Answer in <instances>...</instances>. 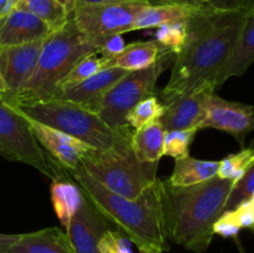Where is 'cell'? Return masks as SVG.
Listing matches in <instances>:
<instances>
[{"mask_svg":"<svg viewBox=\"0 0 254 253\" xmlns=\"http://www.w3.org/2000/svg\"><path fill=\"white\" fill-rule=\"evenodd\" d=\"M247 10H216L200 6L188 20L186 41L176 54L169 82L160 92L163 104L213 83L230 61Z\"/></svg>","mask_w":254,"mask_h":253,"instance_id":"6da1fadb","label":"cell"},{"mask_svg":"<svg viewBox=\"0 0 254 253\" xmlns=\"http://www.w3.org/2000/svg\"><path fill=\"white\" fill-rule=\"evenodd\" d=\"M235 184L218 176L191 186H173L163 180L168 240L191 252H206L215 236L213 225L226 210Z\"/></svg>","mask_w":254,"mask_h":253,"instance_id":"7a4b0ae2","label":"cell"},{"mask_svg":"<svg viewBox=\"0 0 254 253\" xmlns=\"http://www.w3.org/2000/svg\"><path fill=\"white\" fill-rule=\"evenodd\" d=\"M68 173L96 210L136 247L154 248L163 253L170 250L164 222L161 179H156L138 197L127 198L101 185L82 166Z\"/></svg>","mask_w":254,"mask_h":253,"instance_id":"3957f363","label":"cell"},{"mask_svg":"<svg viewBox=\"0 0 254 253\" xmlns=\"http://www.w3.org/2000/svg\"><path fill=\"white\" fill-rule=\"evenodd\" d=\"M96 54L98 46L79 31L71 12L68 21L45 39L34 74L21 92L6 103L51 98L71 69L82 60Z\"/></svg>","mask_w":254,"mask_h":253,"instance_id":"277c9868","label":"cell"},{"mask_svg":"<svg viewBox=\"0 0 254 253\" xmlns=\"http://www.w3.org/2000/svg\"><path fill=\"white\" fill-rule=\"evenodd\" d=\"M130 138V126L119 128L113 145L104 150L88 149L81 166L112 192L135 198L158 179L159 163L141 161L131 148Z\"/></svg>","mask_w":254,"mask_h":253,"instance_id":"5b68a950","label":"cell"},{"mask_svg":"<svg viewBox=\"0 0 254 253\" xmlns=\"http://www.w3.org/2000/svg\"><path fill=\"white\" fill-rule=\"evenodd\" d=\"M10 106L26 118L73 136L91 149L111 148L118 135L119 128H111L97 113L61 98L15 102Z\"/></svg>","mask_w":254,"mask_h":253,"instance_id":"8992f818","label":"cell"},{"mask_svg":"<svg viewBox=\"0 0 254 253\" xmlns=\"http://www.w3.org/2000/svg\"><path fill=\"white\" fill-rule=\"evenodd\" d=\"M175 56V52L166 50L148 68L127 72L104 97L98 112L102 121L113 129L129 126L127 116L130 109L143 99L156 96V82L165 69L173 66Z\"/></svg>","mask_w":254,"mask_h":253,"instance_id":"52a82bcc","label":"cell"},{"mask_svg":"<svg viewBox=\"0 0 254 253\" xmlns=\"http://www.w3.org/2000/svg\"><path fill=\"white\" fill-rule=\"evenodd\" d=\"M0 155L11 161L27 164L45 176L55 180L64 175L61 168L42 150L32 131L30 121L21 113L2 101L0 97Z\"/></svg>","mask_w":254,"mask_h":253,"instance_id":"ba28073f","label":"cell"},{"mask_svg":"<svg viewBox=\"0 0 254 253\" xmlns=\"http://www.w3.org/2000/svg\"><path fill=\"white\" fill-rule=\"evenodd\" d=\"M144 2H103L73 5L72 19L79 31L91 40L123 35L133 30L134 20Z\"/></svg>","mask_w":254,"mask_h":253,"instance_id":"9c48e42d","label":"cell"},{"mask_svg":"<svg viewBox=\"0 0 254 253\" xmlns=\"http://www.w3.org/2000/svg\"><path fill=\"white\" fill-rule=\"evenodd\" d=\"M207 128L231 134L243 146L246 136L254 130V106L227 101L212 92L206 99L205 112L198 124V130Z\"/></svg>","mask_w":254,"mask_h":253,"instance_id":"30bf717a","label":"cell"},{"mask_svg":"<svg viewBox=\"0 0 254 253\" xmlns=\"http://www.w3.org/2000/svg\"><path fill=\"white\" fill-rule=\"evenodd\" d=\"M44 41L45 39L19 46L0 47V76L5 87V91L0 93L2 101H11L30 81Z\"/></svg>","mask_w":254,"mask_h":253,"instance_id":"8fae6325","label":"cell"},{"mask_svg":"<svg viewBox=\"0 0 254 253\" xmlns=\"http://www.w3.org/2000/svg\"><path fill=\"white\" fill-rule=\"evenodd\" d=\"M216 91L213 83H203L191 91L190 93L178 97L164 104V113L160 122L164 129L183 130L189 128H197L205 112L206 99L208 94Z\"/></svg>","mask_w":254,"mask_h":253,"instance_id":"7c38bea8","label":"cell"},{"mask_svg":"<svg viewBox=\"0 0 254 253\" xmlns=\"http://www.w3.org/2000/svg\"><path fill=\"white\" fill-rule=\"evenodd\" d=\"M126 69L103 68L89 78L59 92L51 98H61L83 107L87 111L98 114L102 103L109 89L127 74Z\"/></svg>","mask_w":254,"mask_h":253,"instance_id":"4fadbf2b","label":"cell"},{"mask_svg":"<svg viewBox=\"0 0 254 253\" xmlns=\"http://www.w3.org/2000/svg\"><path fill=\"white\" fill-rule=\"evenodd\" d=\"M29 121L40 145L49 153L50 158L60 168L66 171H72L81 166L84 153L91 149L88 145L51 126H44L31 119Z\"/></svg>","mask_w":254,"mask_h":253,"instance_id":"5bb4252c","label":"cell"},{"mask_svg":"<svg viewBox=\"0 0 254 253\" xmlns=\"http://www.w3.org/2000/svg\"><path fill=\"white\" fill-rule=\"evenodd\" d=\"M86 197V196H84ZM106 218L96 210L88 198L73 216L66 235L76 253H101L99 240L108 230Z\"/></svg>","mask_w":254,"mask_h":253,"instance_id":"9a60e30c","label":"cell"},{"mask_svg":"<svg viewBox=\"0 0 254 253\" xmlns=\"http://www.w3.org/2000/svg\"><path fill=\"white\" fill-rule=\"evenodd\" d=\"M52 32L45 22L30 12L14 9L0 19V47L19 46L44 40Z\"/></svg>","mask_w":254,"mask_h":253,"instance_id":"2e32d148","label":"cell"},{"mask_svg":"<svg viewBox=\"0 0 254 253\" xmlns=\"http://www.w3.org/2000/svg\"><path fill=\"white\" fill-rule=\"evenodd\" d=\"M5 253H76L66 232L59 227H47L19 235Z\"/></svg>","mask_w":254,"mask_h":253,"instance_id":"e0dca14e","label":"cell"},{"mask_svg":"<svg viewBox=\"0 0 254 253\" xmlns=\"http://www.w3.org/2000/svg\"><path fill=\"white\" fill-rule=\"evenodd\" d=\"M254 62V5L247 10L246 19L230 61L216 79V88L231 77H240L248 71Z\"/></svg>","mask_w":254,"mask_h":253,"instance_id":"ac0fdd59","label":"cell"},{"mask_svg":"<svg viewBox=\"0 0 254 253\" xmlns=\"http://www.w3.org/2000/svg\"><path fill=\"white\" fill-rule=\"evenodd\" d=\"M166 51L155 40L135 41L126 45L123 51L111 57H101L102 68H117L126 71H139L155 63L160 55Z\"/></svg>","mask_w":254,"mask_h":253,"instance_id":"d6986e66","label":"cell"},{"mask_svg":"<svg viewBox=\"0 0 254 253\" xmlns=\"http://www.w3.org/2000/svg\"><path fill=\"white\" fill-rule=\"evenodd\" d=\"M50 193L55 213L64 230H67L73 216L83 205L86 198L83 191L78 184H74L73 181L62 175L52 180Z\"/></svg>","mask_w":254,"mask_h":253,"instance_id":"ffe728a7","label":"cell"},{"mask_svg":"<svg viewBox=\"0 0 254 253\" xmlns=\"http://www.w3.org/2000/svg\"><path fill=\"white\" fill-rule=\"evenodd\" d=\"M200 6L175 2H156L148 4L136 15L133 24V30L156 29L160 25L173 21L188 20Z\"/></svg>","mask_w":254,"mask_h":253,"instance_id":"44dd1931","label":"cell"},{"mask_svg":"<svg viewBox=\"0 0 254 253\" xmlns=\"http://www.w3.org/2000/svg\"><path fill=\"white\" fill-rule=\"evenodd\" d=\"M220 161L198 160L188 155L175 159L173 174L168 183L173 186H191L217 176Z\"/></svg>","mask_w":254,"mask_h":253,"instance_id":"7402d4cb","label":"cell"},{"mask_svg":"<svg viewBox=\"0 0 254 253\" xmlns=\"http://www.w3.org/2000/svg\"><path fill=\"white\" fill-rule=\"evenodd\" d=\"M165 129L160 119L131 131V148L141 161L159 163L163 158Z\"/></svg>","mask_w":254,"mask_h":253,"instance_id":"603a6c76","label":"cell"},{"mask_svg":"<svg viewBox=\"0 0 254 253\" xmlns=\"http://www.w3.org/2000/svg\"><path fill=\"white\" fill-rule=\"evenodd\" d=\"M16 7L36 16L52 31L64 26L72 12V7L60 0H20Z\"/></svg>","mask_w":254,"mask_h":253,"instance_id":"cb8c5ba5","label":"cell"},{"mask_svg":"<svg viewBox=\"0 0 254 253\" xmlns=\"http://www.w3.org/2000/svg\"><path fill=\"white\" fill-rule=\"evenodd\" d=\"M254 164V141L247 148L241 149L238 153L230 154L220 161L217 176L230 179L237 183Z\"/></svg>","mask_w":254,"mask_h":253,"instance_id":"d4e9b609","label":"cell"},{"mask_svg":"<svg viewBox=\"0 0 254 253\" xmlns=\"http://www.w3.org/2000/svg\"><path fill=\"white\" fill-rule=\"evenodd\" d=\"M164 113V104L156 96H150L148 98L139 102L135 107L130 109L127 116V124L130 128L135 129L150 124L153 122L159 121Z\"/></svg>","mask_w":254,"mask_h":253,"instance_id":"484cf974","label":"cell"},{"mask_svg":"<svg viewBox=\"0 0 254 253\" xmlns=\"http://www.w3.org/2000/svg\"><path fill=\"white\" fill-rule=\"evenodd\" d=\"M188 20L160 25L159 27H156L155 39L154 40L168 51L179 54L180 50L183 49L184 44H185L186 36H188Z\"/></svg>","mask_w":254,"mask_h":253,"instance_id":"4316f807","label":"cell"},{"mask_svg":"<svg viewBox=\"0 0 254 253\" xmlns=\"http://www.w3.org/2000/svg\"><path fill=\"white\" fill-rule=\"evenodd\" d=\"M197 128L183 129V130L165 131L163 146V156H170L180 159L188 156L190 153V145L195 139Z\"/></svg>","mask_w":254,"mask_h":253,"instance_id":"83f0119b","label":"cell"},{"mask_svg":"<svg viewBox=\"0 0 254 253\" xmlns=\"http://www.w3.org/2000/svg\"><path fill=\"white\" fill-rule=\"evenodd\" d=\"M102 68V60L101 56L98 54L91 55V56L86 57L84 60H82L76 67L71 69L68 74L60 82V84L57 86L56 93L64 91V89L69 88V87L74 86V84L79 83V82L84 81V79L89 78L91 76L96 74L97 72L101 71ZM54 94V96H55ZM52 96V97H54Z\"/></svg>","mask_w":254,"mask_h":253,"instance_id":"f1b7e54d","label":"cell"},{"mask_svg":"<svg viewBox=\"0 0 254 253\" xmlns=\"http://www.w3.org/2000/svg\"><path fill=\"white\" fill-rule=\"evenodd\" d=\"M101 253H133L131 242L121 231L108 228L99 240Z\"/></svg>","mask_w":254,"mask_h":253,"instance_id":"f546056e","label":"cell"},{"mask_svg":"<svg viewBox=\"0 0 254 253\" xmlns=\"http://www.w3.org/2000/svg\"><path fill=\"white\" fill-rule=\"evenodd\" d=\"M254 192V164L250 170L235 184L233 190L226 203V210H232L242 201L248 200Z\"/></svg>","mask_w":254,"mask_h":253,"instance_id":"4dcf8cb0","label":"cell"},{"mask_svg":"<svg viewBox=\"0 0 254 253\" xmlns=\"http://www.w3.org/2000/svg\"><path fill=\"white\" fill-rule=\"evenodd\" d=\"M242 228L238 225L232 210L223 211L222 215L217 218V221H216L212 227L213 235L221 236L223 238H237Z\"/></svg>","mask_w":254,"mask_h":253,"instance_id":"1f68e13d","label":"cell"},{"mask_svg":"<svg viewBox=\"0 0 254 253\" xmlns=\"http://www.w3.org/2000/svg\"><path fill=\"white\" fill-rule=\"evenodd\" d=\"M98 46V55L101 57H111L121 54L126 47L123 35H111V36L99 37L93 40Z\"/></svg>","mask_w":254,"mask_h":253,"instance_id":"d6a6232c","label":"cell"},{"mask_svg":"<svg viewBox=\"0 0 254 253\" xmlns=\"http://www.w3.org/2000/svg\"><path fill=\"white\" fill-rule=\"evenodd\" d=\"M233 215L241 228L254 231V206L250 200H245L232 208Z\"/></svg>","mask_w":254,"mask_h":253,"instance_id":"836d02e7","label":"cell"},{"mask_svg":"<svg viewBox=\"0 0 254 253\" xmlns=\"http://www.w3.org/2000/svg\"><path fill=\"white\" fill-rule=\"evenodd\" d=\"M208 6L216 10H248L252 0H208Z\"/></svg>","mask_w":254,"mask_h":253,"instance_id":"e575fe53","label":"cell"},{"mask_svg":"<svg viewBox=\"0 0 254 253\" xmlns=\"http://www.w3.org/2000/svg\"><path fill=\"white\" fill-rule=\"evenodd\" d=\"M156 0H74L73 5L87 4H103V2H144V4H154Z\"/></svg>","mask_w":254,"mask_h":253,"instance_id":"d590c367","label":"cell"},{"mask_svg":"<svg viewBox=\"0 0 254 253\" xmlns=\"http://www.w3.org/2000/svg\"><path fill=\"white\" fill-rule=\"evenodd\" d=\"M20 0H0V19L9 15L14 9H16Z\"/></svg>","mask_w":254,"mask_h":253,"instance_id":"8d00e7d4","label":"cell"},{"mask_svg":"<svg viewBox=\"0 0 254 253\" xmlns=\"http://www.w3.org/2000/svg\"><path fill=\"white\" fill-rule=\"evenodd\" d=\"M19 235H6V233H0V253H5L7 248L17 240Z\"/></svg>","mask_w":254,"mask_h":253,"instance_id":"74e56055","label":"cell"},{"mask_svg":"<svg viewBox=\"0 0 254 253\" xmlns=\"http://www.w3.org/2000/svg\"><path fill=\"white\" fill-rule=\"evenodd\" d=\"M158 2H175V4H188V5H197L193 2V0H156ZM198 6V5H197Z\"/></svg>","mask_w":254,"mask_h":253,"instance_id":"f35d334b","label":"cell"},{"mask_svg":"<svg viewBox=\"0 0 254 253\" xmlns=\"http://www.w3.org/2000/svg\"><path fill=\"white\" fill-rule=\"evenodd\" d=\"M138 253H163L159 250H154V248H138Z\"/></svg>","mask_w":254,"mask_h":253,"instance_id":"ab89813d","label":"cell"},{"mask_svg":"<svg viewBox=\"0 0 254 253\" xmlns=\"http://www.w3.org/2000/svg\"><path fill=\"white\" fill-rule=\"evenodd\" d=\"M193 2L198 6H208V0H193Z\"/></svg>","mask_w":254,"mask_h":253,"instance_id":"60d3db41","label":"cell"},{"mask_svg":"<svg viewBox=\"0 0 254 253\" xmlns=\"http://www.w3.org/2000/svg\"><path fill=\"white\" fill-rule=\"evenodd\" d=\"M235 240H236V242H237V245H238V250H240V252H241V253H246V252H245V250H243L242 245H241V243H240V241H238L237 238H235Z\"/></svg>","mask_w":254,"mask_h":253,"instance_id":"b9f144b4","label":"cell"},{"mask_svg":"<svg viewBox=\"0 0 254 253\" xmlns=\"http://www.w3.org/2000/svg\"><path fill=\"white\" fill-rule=\"evenodd\" d=\"M5 91V87H4V82H2L1 79V76H0V93H2V92Z\"/></svg>","mask_w":254,"mask_h":253,"instance_id":"7bdbcfd3","label":"cell"},{"mask_svg":"<svg viewBox=\"0 0 254 253\" xmlns=\"http://www.w3.org/2000/svg\"><path fill=\"white\" fill-rule=\"evenodd\" d=\"M60 1H62V2H64V4L66 5H68L69 7H73V5H72V2L69 1V0H60Z\"/></svg>","mask_w":254,"mask_h":253,"instance_id":"ee69618b","label":"cell"},{"mask_svg":"<svg viewBox=\"0 0 254 253\" xmlns=\"http://www.w3.org/2000/svg\"><path fill=\"white\" fill-rule=\"evenodd\" d=\"M248 200H250V201H251V202H252V205L254 206V192L252 193V196H251V197H250V198H248Z\"/></svg>","mask_w":254,"mask_h":253,"instance_id":"f6af8a7d","label":"cell"},{"mask_svg":"<svg viewBox=\"0 0 254 253\" xmlns=\"http://www.w3.org/2000/svg\"><path fill=\"white\" fill-rule=\"evenodd\" d=\"M69 1L72 2V5H73V2H74V0H69Z\"/></svg>","mask_w":254,"mask_h":253,"instance_id":"bcb514c9","label":"cell"}]
</instances>
